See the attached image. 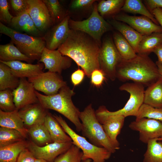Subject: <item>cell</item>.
<instances>
[{"label":"cell","mask_w":162,"mask_h":162,"mask_svg":"<svg viewBox=\"0 0 162 162\" xmlns=\"http://www.w3.org/2000/svg\"><path fill=\"white\" fill-rule=\"evenodd\" d=\"M9 6L7 0H0V20L10 24L14 17L10 13Z\"/></svg>","instance_id":"obj_40"},{"label":"cell","mask_w":162,"mask_h":162,"mask_svg":"<svg viewBox=\"0 0 162 162\" xmlns=\"http://www.w3.org/2000/svg\"><path fill=\"white\" fill-rule=\"evenodd\" d=\"M20 80L8 65L0 62V91L8 89L13 90L19 86Z\"/></svg>","instance_id":"obj_28"},{"label":"cell","mask_w":162,"mask_h":162,"mask_svg":"<svg viewBox=\"0 0 162 162\" xmlns=\"http://www.w3.org/2000/svg\"><path fill=\"white\" fill-rule=\"evenodd\" d=\"M36 158L33 154L26 148L20 153L16 162H35Z\"/></svg>","instance_id":"obj_44"},{"label":"cell","mask_w":162,"mask_h":162,"mask_svg":"<svg viewBox=\"0 0 162 162\" xmlns=\"http://www.w3.org/2000/svg\"><path fill=\"white\" fill-rule=\"evenodd\" d=\"M8 65L13 74L20 78L33 77L44 72V65L42 63L36 64L25 63L20 61L9 62L0 61Z\"/></svg>","instance_id":"obj_19"},{"label":"cell","mask_w":162,"mask_h":162,"mask_svg":"<svg viewBox=\"0 0 162 162\" xmlns=\"http://www.w3.org/2000/svg\"><path fill=\"white\" fill-rule=\"evenodd\" d=\"M144 2L151 13L156 8H162V0H145Z\"/></svg>","instance_id":"obj_46"},{"label":"cell","mask_w":162,"mask_h":162,"mask_svg":"<svg viewBox=\"0 0 162 162\" xmlns=\"http://www.w3.org/2000/svg\"><path fill=\"white\" fill-rule=\"evenodd\" d=\"M0 126L16 130L25 139L27 137L28 130L25 127L17 110L10 112L0 110Z\"/></svg>","instance_id":"obj_22"},{"label":"cell","mask_w":162,"mask_h":162,"mask_svg":"<svg viewBox=\"0 0 162 162\" xmlns=\"http://www.w3.org/2000/svg\"><path fill=\"white\" fill-rule=\"evenodd\" d=\"M0 33L10 37L23 54L33 60H40L46 46L44 37H38L22 33L0 22Z\"/></svg>","instance_id":"obj_5"},{"label":"cell","mask_w":162,"mask_h":162,"mask_svg":"<svg viewBox=\"0 0 162 162\" xmlns=\"http://www.w3.org/2000/svg\"><path fill=\"white\" fill-rule=\"evenodd\" d=\"M38 61L44 64L45 70L60 74L63 70L69 68L71 63L70 58L63 56L57 50H51L46 47Z\"/></svg>","instance_id":"obj_15"},{"label":"cell","mask_w":162,"mask_h":162,"mask_svg":"<svg viewBox=\"0 0 162 162\" xmlns=\"http://www.w3.org/2000/svg\"><path fill=\"white\" fill-rule=\"evenodd\" d=\"M156 64L157 65L159 72L161 75L162 78V64L157 61Z\"/></svg>","instance_id":"obj_49"},{"label":"cell","mask_w":162,"mask_h":162,"mask_svg":"<svg viewBox=\"0 0 162 162\" xmlns=\"http://www.w3.org/2000/svg\"><path fill=\"white\" fill-rule=\"evenodd\" d=\"M39 103L45 109L56 111L67 118L75 126L77 131H81L82 124L79 118L80 112L72 100L75 92L67 85L62 88L54 95L43 94L35 91Z\"/></svg>","instance_id":"obj_3"},{"label":"cell","mask_w":162,"mask_h":162,"mask_svg":"<svg viewBox=\"0 0 162 162\" xmlns=\"http://www.w3.org/2000/svg\"><path fill=\"white\" fill-rule=\"evenodd\" d=\"M35 90L32 83L26 78H20L18 86L12 90L14 101L19 110L28 105L38 103Z\"/></svg>","instance_id":"obj_16"},{"label":"cell","mask_w":162,"mask_h":162,"mask_svg":"<svg viewBox=\"0 0 162 162\" xmlns=\"http://www.w3.org/2000/svg\"><path fill=\"white\" fill-rule=\"evenodd\" d=\"M121 91L130 94V98L124 106L114 112L109 111L104 106H100L95 111L96 114L103 116L121 115L125 118L130 116H136L139 110L143 103L144 86L135 82H127L119 88Z\"/></svg>","instance_id":"obj_7"},{"label":"cell","mask_w":162,"mask_h":162,"mask_svg":"<svg viewBox=\"0 0 162 162\" xmlns=\"http://www.w3.org/2000/svg\"><path fill=\"white\" fill-rule=\"evenodd\" d=\"M136 117V119L142 118L152 119L162 122V108H155L143 103Z\"/></svg>","instance_id":"obj_36"},{"label":"cell","mask_w":162,"mask_h":162,"mask_svg":"<svg viewBox=\"0 0 162 162\" xmlns=\"http://www.w3.org/2000/svg\"><path fill=\"white\" fill-rule=\"evenodd\" d=\"M122 60L114 42L106 38L100 47L99 55L100 68L106 77L112 81L116 80L117 68Z\"/></svg>","instance_id":"obj_9"},{"label":"cell","mask_w":162,"mask_h":162,"mask_svg":"<svg viewBox=\"0 0 162 162\" xmlns=\"http://www.w3.org/2000/svg\"><path fill=\"white\" fill-rule=\"evenodd\" d=\"M47 7L53 23L59 19L62 14V9L58 0H43Z\"/></svg>","instance_id":"obj_39"},{"label":"cell","mask_w":162,"mask_h":162,"mask_svg":"<svg viewBox=\"0 0 162 162\" xmlns=\"http://www.w3.org/2000/svg\"><path fill=\"white\" fill-rule=\"evenodd\" d=\"M12 28L23 31L31 35L42 37L41 32L36 27L28 10L13 17L10 24Z\"/></svg>","instance_id":"obj_21"},{"label":"cell","mask_w":162,"mask_h":162,"mask_svg":"<svg viewBox=\"0 0 162 162\" xmlns=\"http://www.w3.org/2000/svg\"><path fill=\"white\" fill-rule=\"evenodd\" d=\"M10 1L16 16L28 10L27 0H11Z\"/></svg>","instance_id":"obj_42"},{"label":"cell","mask_w":162,"mask_h":162,"mask_svg":"<svg viewBox=\"0 0 162 162\" xmlns=\"http://www.w3.org/2000/svg\"><path fill=\"white\" fill-rule=\"evenodd\" d=\"M28 141L25 140L0 147V162H16L20 153L27 148Z\"/></svg>","instance_id":"obj_27"},{"label":"cell","mask_w":162,"mask_h":162,"mask_svg":"<svg viewBox=\"0 0 162 162\" xmlns=\"http://www.w3.org/2000/svg\"><path fill=\"white\" fill-rule=\"evenodd\" d=\"M114 19L126 23L143 36L154 32H162L160 26L156 24L145 16H132L122 14L115 16Z\"/></svg>","instance_id":"obj_14"},{"label":"cell","mask_w":162,"mask_h":162,"mask_svg":"<svg viewBox=\"0 0 162 162\" xmlns=\"http://www.w3.org/2000/svg\"><path fill=\"white\" fill-rule=\"evenodd\" d=\"M68 16H65L57 25L48 32L44 37L45 47L51 50H57L67 38L70 30Z\"/></svg>","instance_id":"obj_17"},{"label":"cell","mask_w":162,"mask_h":162,"mask_svg":"<svg viewBox=\"0 0 162 162\" xmlns=\"http://www.w3.org/2000/svg\"><path fill=\"white\" fill-rule=\"evenodd\" d=\"M144 155L143 162H162V138L149 140Z\"/></svg>","instance_id":"obj_31"},{"label":"cell","mask_w":162,"mask_h":162,"mask_svg":"<svg viewBox=\"0 0 162 162\" xmlns=\"http://www.w3.org/2000/svg\"><path fill=\"white\" fill-rule=\"evenodd\" d=\"M91 82L94 86L100 87L101 86L106 79V76L100 69L94 70L90 76Z\"/></svg>","instance_id":"obj_41"},{"label":"cell","mask_w":162,"mask_h":162,"mask_svg":"<svg viewBox=\"0 0 162 162\" xmlns=\"http://www.w3.org/2000/svg\"><path fill=\"white\" fill-rule=\"evenodd\" d=\"M162 44V33L154 32L143 36L139 44L137 54L148 55Z\"/></svg>","instance_id":"obj_30"},{"label":"cell","mask_w":162,"mask_h":162,"mask_svg":"<svg viewBox=\"0 0 162 162\" xmlns=\"http://www.w3.org/2000/svg\"><path fill=\"white\" fill-rule=\"evenodd\" d=\"M124 0H103L97 5L98 11L102 16H108L115 14L123 6Z\"/></svg>","instance_id":"obj_35"},{"label":"cell","mask_w":162,"mask_h":162,"mask_svg":"<svg viewBox=\"0 0 162 162\" xmlns=\"http://www.w3.org/2000/svg\"><path fill=\"white\" fill-rule=\"evenodd\" d=\"M86 75L84 71L79 68L74 72L71 76V82L74 86H77L82 81Z\"/></svg>","instance_id":"obj_43"},{"label":"cell","mask_w":162,"mask_h":162,"mask_svg":"<svg viewBox=\"0 0 162 162\" xmlns=\"http://www.w3.org/2000/svg\"><path fill=\"white\" fill-rule=\"evenodd\" d=\"M113 38L115 45L123 60H130L136 56L133 48L120 33H115Z\"/></svg>","instance_id":"obj_32"},{"label":"cell","mask_w":162,"mask_h":162,"mask_svg":"<svg viewBox=\"0 0 162 162\" xmlns=\"http://www.w3.org/2000/svg\"><path fill=\"white\" fill-rule=\"evenodd\" d=\"M28 11L36 28L46 31L53 23L48 8L43 0H27Z\"/></svg>","instance_id":"obj_13"},{"label":"cell","mask_w":162,"mask_h":162,"mask_svg":"<svg viewBox=\"0 0 162 162\" xmlns=\"http://www.w3.org/2000/svg\"><path fill=\"white\" fill-rule=\"evenodd\" d=\"M129 127L139 132V140L147 143L150 140L162 138V122L149 118L136 119L130 123Z\"/></svg>","instance_id":"obj_11"},{"label":"cell","mask_w":162,"mask_h":162,"mask_svg":"<svg viewBox=\"0 0 162 162\" xmlns=\"http://www.w3.org/2000/svg\"><path fill=\"white\" fill-rule=\"evenodd\" d=\"M44 124L50 134L52 142L65 143L72 141L52 115L48 112Z\"/></svg>","instance_id":"obj_24"},{"label":"cell","mask_w":162,"mask_h":162,"mask_svg":"<svg viewBox=\"0 0 162 162\" xmlns=\"http://www.w3.org/2000/svg\"><path fill=\"white\" fill-rule=\"evenodd\" d=\"M79 118L82 124V135L91 143L104 148L112 154L120 148L118 141L112 140L106 134L102 124L97 118L92 104L88 105L80 112Z\"/></svg>","instance_id":"obj_4"},{"label":"cell","mask_w":162,"mask_h":162,"mask_svg":"<svg viewBox=\"0 0 162 162\" xmlns=\"http://www.w3.org/2000/svg\"><path fill=\"white\" fill-rule=\"evenodd\" d=\"M94 0H75L71 3L70 7L74 10L90 6L95 2Z\"/></svg>","instance_id":"obj_45"},{"label":"cell","mask_w":162,"mask_h":162,"mask_svg":"<svg viewBox=\"0 0 162 162\" xmlns=\"http://www.w3.org/2000/svg\"><path fill=\"white\" fill-rule=\"evenodd\" d=\"M92 160L90 159L82 160L81 162H91Z\"/></svg>","instance_id":"obj_51"},{"label":"cell","mask_w":162,"mask_h":162,"mask_svg":"<svg viewBox=\"0 0 162 162\" xmlns=\"http://www.w3.org/2000/svg\"><path fill=\"white\" fill-rule=\"evenodd\" d=\"M108 22L125 38L137 54L139 44L143 36L129 26L114 19Z\"/></svg>","instance_id":"obj_23"},{"label":"cell","mask_w":162,"mask_h":162,"mask_svg":"<svg viewBox=\"0 0 162 162\" xmlns=\"http://www.w3.org/2000/svg\"><path fill=\"white\" fill-rule=\"evenodd\" d=\"M0 108L6 112L17 110L14 101L12 90L8 89L0 91Z\"/></svg>","instance_id":"obj_38"},{"label":"cell","mask_w":162,"mask_h":162,"mask_svg":"<svg viewBox=\"0 0 162 162\" xmlns=\"http://www.w3.org/2000/svg\"><path fill=\"white\" fill-rule=\"evenodd\" d=\"M28 80L32 83L36 90L47 96L57 94L62 88L67 85L60 74L48 71Z\"/></svg>","instance_id":"obj_10"},{"label":"cell","mask_w":162,"mask_h":162,"mask_svg":"<svg viewBox=\"0 0 162 162\" xmlns=\"http://www.w3.org/2000/svg\"><path fill=\"white\" fill-rule=\"evenodd\" d=\"M48 112L39 103L28 105L18 110L27 130L34 125L44 123Z\"/></svg>","instance_id":"obj_18"},{"label":"cell","mask_w":162,"mask_h":162,"mask_svg":"<svg viewBox=\"0 0 162 162\" xmlns=\"http://www.w3.org/2000/svg\"><path fill=\"white\" fill-rule=\"evenodd\" d=\"M100 45L88 34L70 29L67 38L57 50L63 56L74 60L90 77L94 70L100 69Z\"/></svg>","instance_id":"obj_1"},{"label":"cell","mask_w":162,"mask_h":162,"mask_svg":"<svg viewBox=\"0 0 162 162\" xmlns=\"http://www.w3.org/2000/svg\"><path fill=\"white\" fill-rule=\"evenodd\" d=\"M143 103L162 108V78L148 87L145 90Z\"/></svg>","instance_id":"obj_25"},{"label":"cell","mask_w":162,"mask_h":162,"mask_svg":"<svg viewBox=\"0 0 162 162\" xmlns=\"http://www.w3.org/2000/svg\"><path fill=\"white\" fill-rule=\"evenodd\" d=\"M96 115L108 136L114 141H118L117 136L123 126L125 117L121 115Z\"/></svg>","instance_id":"obj_20"},{"label":"cell","mask_w":162,"mask_h":162,"mask_svg":"<svg viewBox=\"0 0 162 162\" xmlns=\"http://www.w3.org/2000/svg\"><path fill=\"white\" fill-rule=\"evenodd\" d=\"M25 140L18 130L10 128L0 127V147Z\"/></svg>","instance_id":"obj_34"},{"label":"cell","mask_w":162,"mask_h":162,"mask_svg":"<svg viewBox=\"0 0 162 162\" xmlns=\"http://www.w3.org/2000/svg\"><path fill=\"white\" fill-rule=\"evenodd\" d=\"M153 52L157 56L158 61L162 64V44L156 48Z\"/></svg>","instance_id":"obj_48"},{"label":"cell","mask_w":162,"mask_h":162,"mask_svg":"<svg viewBox=\"0 0 162 162\" xmlns=\"http://www.w3.org/2000/svg\"><path fill=\"white\" fill-rule=\"evenodd\" d=\"M70 29L84 32L91 37L99 45L103 34L112 29V26L100 15L97 5L94 4L92 12L87 19L82 21L69 19Z\"/></svg>","instance_id":"obj_8"},{"label":"cell","mask_w":162,"mask_h":162,"mask_svg":"<svg viewBox=\"0 0 162 162\" xmlns=\"http://www.w3.org/2000/svg\"><path fill=\"white\" fill-rule=\"evenodd\" d=\"M73 143L72 141L65 143L52 142L43 146H39L32 141L28 142L27 148L36 158L54 162L56 159L68 150Z\"/></svg>","instance_id":"obj_12"},{"label":"cell","mask_w":162,"mask_h":162,"mask_svg":"<svg viewBox=\"0 0 162 162\" xmlns=\"http://www.w3.org/2000/svg\"><path fill=\"white\" fill-rule=\"evenodd\" d=\"M82 155V151L73 144L68 150L58 157L54 162H81Z\"/></svg>","instance_id":"obj_37"},{"label":"cell","mask_w":162,"mask_h":162,"mask_svg":"<svg viewBox=\"0 0 162 162\" xmlns=\"http://www.w3.org/2000/svg\"><path fill=\"white\" fill-rule=\"evenodd\" d=\"M161 77L156 63L147 55L137 54L131 59H122L117 68L116 78L120 80H132L144 86H150Z\"/></svg>","instance_id":"obj_2"},{"label":"cell","mask_w":162,"mask_h":162,"mask_svg":"<svg viewBox=\"0 0 162 162\" xmlns=\"http://www.w3.org/2000/svg\"><path fill=\"white\" fill-rule=\"evenodd\" d=\"M121 10L133 14H139L146 16L157 25L158 23L153 14L140 0H125Z\"/></svg>","instance_id":"obj_33"},{"label":"cell","mask_w":162,"mask_h":162,"mask_svg":"<svg viewBox=\"0 0 162 162\" xmlns=\"http://www.w3.org/2000/svg\"><path fill=\"white\" fill-rule=\"evenodd\" d=\"M24 61L32 64L34 61L22 54L11 41L9 43L0 45V61L9 62Z\"/></svg>","instance_id":"obj_26"},{"label":"cell","mask_w":162,"mask_h":162,"mask_svg":"<svg viewBox=\"0 0 162 162\" xmlns=\"http://www.w3.org/2000/svg\"><path fill=\"white\" fill-rule=\"evenodd\" d=\"M32 141L39 146L52 142L50 134L44 123L34 125L28 129Z\"/></svg>","instance_id":"obj_29"},{"label":"cell","mask_w":162,"mask_h":162,"mask_svg":"<svg viewBox=\"0 0 162 162\" xmlns=\"http://www.w3.org/2000/svg\"><path fill=\"white\" fill-rule=\"evenodd\" d=\"M152 13L160 25L162 29V8H156L152 11Z\"/></svg>","instance_id":"obj_47"},{"label":"cell","mask_w":162,"mask_h":162,"mask_svg":"<svg viewBox=\"0 0 162 162\" xmlns=\"http://www.w3.org/2000/svg\"><path fill=\"white\" fill-rule=\"evenodd\" d=\"M53 116L65 132L71 138L73 144L82 152V160L90 159L92 162H105L110 158L112 153L107 149L94 145L84 137L77 134L60 116L56 114Z\"/></svg>","instance_id":"obj_6"},{"label":"cell","mask_w":162,"mask_h":162,"mask_svg":"<svg viewBox=\"0 0 162 162\" xmlns=\"http://www.w3.org/2000/svg\"><path fill=\"white\" fill-rule=\"evenodd\" d=\"M35 162H47L46 160L43 159L36 158Z\"/></svg>","instance_id":"obj_50"}]
</instances>
